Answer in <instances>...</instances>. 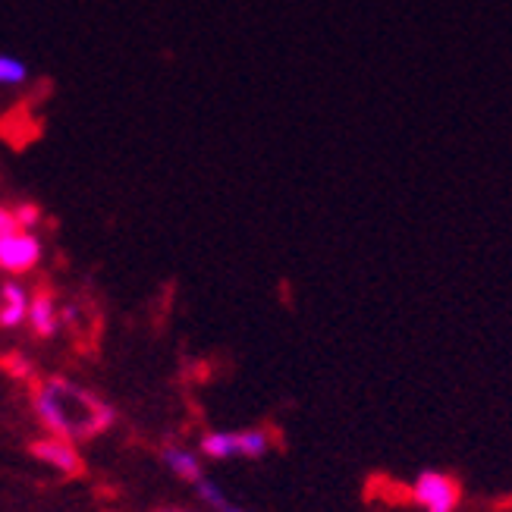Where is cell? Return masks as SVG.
Segmentation results:
<instances>
[{
    "mask_svg": "<svg viewBox=\"0 0 512 512\" xmlns=\"http://www.w3.org/2000/svg\"><path fill=\"white\" fill-rule=\"evenodd\" d=\"M29 79L26 60H19L13 54H0V88H16Z\"/></svg>",
    "mask_w": 512,
    "mask_h": 512,
    "instance_id": "10",
    "label": "cell"
},
{
    "mask_svg": "<svg viewBox=\"0 0 512 512\" xmlns=\"http://www.w3.org/2000/svg\"><path fill=\"white\" fill-rule=\"evenodd\" d=\"M35 412L54 437H66L73 443L92 440L114 428L117 421L114 406L104 403L98 393L66 381V377H48L35 390Z\"/></svg>",
    "mask_w": 512,
    "mask_h": 512,
    "instance_id": "1",
    "label": "cell"
},
{
    "mask_svg": "<svg viewBox=\"0 0 512 512\" xmlns=\"http://www.w3.org/2000/svg\"><path fill=\"white\" fill-rule=\"evenodd\" d=\"M274 431H267L261 425L255 428H220V431H205L198 440V453L202 459L211 462H230V459H249L258 462L264 456H271L274 450Z\"/></svg>",
    "mask_w": 512,
    "mask_h": 512,
    "instance_id": "2",
    "label": "cell"
},
{
    "mask_svg": "<svg viewBox=\"0 0 512 512\" xmlns=\"http://www.w3.org/2000/svg\"><path fill=\"white\" fill-rule=\"evenodd\" d=\"M32 453L38 462L51 465L60 475H79L82 472V456H79V447L73 440L66 437H41L32 443Z\"/></svg>",
    "mask_w": 512,
    "mask_h": 512,
    "instance_id": "5",
    "label": "cell"
},
{
    "mask_svg": "<svg viewBox=\"0 0 512 512\" xmlns=\"http://www.w3.org/2000/svg\"><path fill=\"white\" fill-rule=\"evenodd\" d=\"M29 305H32V299L26 293V286L16 280H7L0 286V327L13 330L22 321H29Z\"/></svg>",
    "mask_w": 512,
    "mask_h": 512,
    "instance_id": "7",
    "label": "cell"
},
{
    "mask_svg": "<svg viewBox=\"0 0 512 512\" xmlns=\"http://www.w3.org/2000/svg\"><path fill=\"white\" fill-rule=\"evenodd\" d=\"M195 497L202 500V506L208 509V512H249L242 503H236L224 487H220L217 481H211V478H202L195 484Z\"/></svg>",
    "mask_w": 512,
    "mask_h": 512,
    "instance_id": "9",
    "label": "cell"
},
{
    "mask_svg": "<svg viewBox=\"0 0 512 512\" xmlns=\"http://www.w3.org/2000/svg\"><path fill=\"white\" fill-rule=\"evenodd\" d=\"M60 315L63 311L57 308L54 296L48 293V289H41V293L32 296V305H29V327L35 330V337L41 340H51L57 327H60Z\"/></svg>",
    "mask_w": 512,
    "mask_h": 512,
    "instance_id": "8",
    "label": "cell"
},
{
    "mask_svg": "<svg viewBox=\"0 0 512 512\" xmlns=\"http://www.w3.org/2000/svg\"><path fill=\"white\" fill-rule=\"evenodd\" d=\"M41 261V239L35 233L19 230L7 239H0V271L22 277L35 271Z\"/></svg>",
    "mask_w": 512,
    "mask_h": 512,
    "instance_id": "4",
    "label": "cell"
},
{
    "mask_svg": "<svg viewBox=\"0 0 512 512\" xmlns=\"http://www.w3.org/2000/svg\"><path fill=\"white\" fill-rule=\"evenodd\" d=\"M154 512H192V509H176L173 506V509H154Z\"/></svg>",
    "mask_w": 512,
    "mask_h": 512,
    "instance_id": "13",
    "label": "cell"
},
{
    "mask_svg": "<svg viewBox=\"0 0 512 512\" xmlns=\"http://www.w3.org/2000/svg\"><path fill=\"white\" fill-rule=\"evenodd\" d=\"M409 500L421 509V512H456L459 500H462V487L453 475L428 469L412 478L409 484Z\"/></svg>",
    "mask_w": 512,
    "mask_h": 512,
    "instance_id": "3",
    "label": "cell"
},
{
    "mask_svg": "<svg viewBox=\"0 0 512 512\" xmlns=\"http://www.w3.org/2000/svg\"><path fill=\"white\" fill-rule=\"evenodd\" d=\"M161 462L167 465V472L173 478H180L183 484H192L195 487L202 478H208L205 475V459H202V453H195L189 447H180V443H167V447L161 450Z\"/></svg>",
    "mask_w": 512,
    "mask_h": 512,
    "instance_id": "6",
    "label": "cell"
},
{
    "mask_svg": "<svg viewBox=\"0 0 512 512\" xmlns=\"http://www.w3.org/2000/svg\"><path fill=\"white\" fill-rule=\"evenodd\" d=\"M22 227H19V220H16V214H13V208H4L0 205V239H7V236H13V233H19Z\"/></svg>",
    "mask_w": 512,
    "mask_h": 512,
    "instance_id": "12",
    "label": "cell"
},
{
    "mask_svg": "<svg viewBox=\"0 0 512 512\" xmlns=\"http://www.w3.org/2000/svg\"><path fill=\"white\" fill-rule=\"evenodd\" d=\"M13 214H16L19 227L26 230V233H32V230L41 224V211H38V205H32V202H22V205H16V208H13Z\"/></svg>",
    "mask_w": 512,
    "mask_h": 512,
    "instance_id": "11",
    "label": "cell"
}]
</instances>
